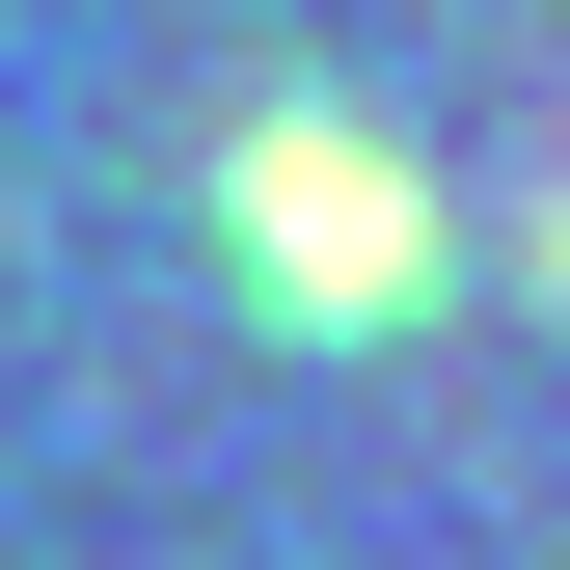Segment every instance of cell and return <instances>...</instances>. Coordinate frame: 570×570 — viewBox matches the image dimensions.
Masks as SVG:
<instances>
[{
    "label": "cell",
    "mask_w": 570,
    "mask_h": 570,
    "mask_svg": "<svg viewBox=\"0 0 570 570\" xmlns=\"http://www.w3.org/2000/svg\"><path fill=\"white\" fill-rule=\"evenodd\" d=\"M272 272H299V299L353 326V299H407V272H435V218H407L353 136H272Z\"/></svg>",
    "instance_id": "1"
}]
</instances>
